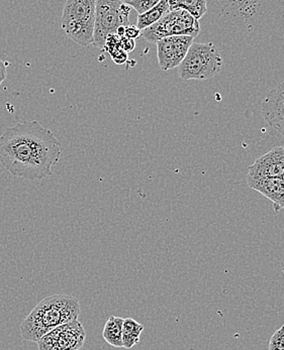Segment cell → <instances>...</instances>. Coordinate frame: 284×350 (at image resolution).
<instances>
[{
  "mask_svg": "<svg viewBox=\"0 0 284 350\" xmlns=\"http://www.w3.org/2000/svg\"><path fill=\"white\" fill-rule=\"evenodd\" d=\"M131 10L130 6L120 0H96L92 42L95 48L103 50L109 36L116 35L118 27L131 25L129 21Z\"/></svg>",
  "mask_w": 284,
  "mask_h": 350,
  "instance_id": "5",
  "label": "cell"
},
{
  "mask_svg": "<svg viewBox=\"0 0 284 350\" xmlns=\"http://www.w3.org/2000/svg\"><path fill=\"white\" fill-rule=\"evenodd\" d=\"M122 323L124 319L116 316H110L103 331V337L109 345L114 347H122Z\"/></svg>",
  "mask_w": 284,
  "mask_h": 350,
  "instance_id": "14",
  "label": "cell"
},
{
  "mask_svg": "<svg viewBox=\"0 0 284 350\" xmlns=\"http://www.w3.org/2000/svg\"><path fill=\"white\" fill-rule=\"evenodd\" d=\"M120 46H122V50L126 53H131L135 50V42L133 41V40L127 39L126 37L120 38Z\"/></svg>",
  "mask_w": 284,
  "mask_h": 350,
  "instance_id": "20",
  "label": "cell"
},
{
  "mask_svg": "<svg viewBox=\"0 0 284 350\" xmlns=\"http://www.w3.org/2000/svg\"><path fill=\"white\" fill-rule=\"evenodd\" d=\"M222 59L217 46L211 42H194L178 66V73L183 81H205L217 75L222 70Z\"/></svg>",
  "mask_w": 284,
  "mask_h": 350,
  "instance_id": "4",
  "label": "cell"
},
{
  "mask_svg": "<svg viewBox=\"0 0 284 350\" xmlns=\"http://www.w3.org/2000/svg\"><path fill=\"white\" fill-rule=\"evenodd\" d=\"M80 304L77 298L69 295L46 297L31 310L21 325L23 339L38 341L55 328L78 320Z\"/></svg>",
  "mask_w": 284,
  "mask_h": 350,
  "instance_id": "2",
  "label": "cell"
},
{
  "mask_svg": "<svg viewBox=\"0 0 284 350\" xmlns=\"http://www.w3.org/2000/svg\"><path fill=\"white\" fill-rule=\"evenodd\" d=\"M62 144L37 120L18 122L0 135V164L14 177L29 181L52 176Z\"/></svg>",
  "mask_w": 284,
  "mask_h": 350,
  "instance_id": "1",
  "label": "cell"
},
{
  "mask_svg": "<svg viewBox=\"0 0 284 350\" xmlns=\"http://www.w3.org/2000/svg\"><path fill=\"white\" fill-rule=\"evenodd\" d=\"M269 350H284V325L273 333L269 342Z\"/></svg>",
  "mask_w": 284,
  "mask_h": 350,
  "instance_id": "17",
  "label": "cell"
},
{
  "mask_svg": "<svg viewBox=\"0 0 284 350\" xmlns=\"http://www.w3.org/2000/svg\"><path fill=\"white\" fill-rule=\"evenodd\" d=\"M143 331L144 326L133 318L124 319L122 334V347L127 349H133L135 345L140 342V338H141Z\"/></svg>",
  "mask_w": 284,
  "mask_h": 350,
  "instance_id": "13",
  "label": "cell"
},
{
  "mask_svg": "<svg viewBox=\"0 0 284 350\" xmlns=\"http://www.w3.org/2000/svg\"><path fill=\"white\" fill-rule=\"evenodd\" d=\"M194 41V38L188 36H175L157 42V57L161 69L168 71L178 67Z\"/></svg>",
  "mask_w": 284,
  "mask_h": 350,
  "instance_id": "8",
  "label": "cell"
},
{
  "mask_svg": "<svg viewBox=\"0 0 284 350\" xmlns=\"http://www.w3.org/2000/svg\"><path fill=\"white\" fill-rule=\"evenodd\" d=\"M6 76H8V71H6L5 63L0 60V85L6 79Z\"/></svg>",
  "mask_w": 284,
  "mask_h": 350,
  "instance_id": "21",
  "label": "cell"
},
{
  "mask_svg": "<svg viewBox=\"0 0 284 350\" xmlns=\"http://www.w3.org/2000/svg\"><path fill=\"white\" fill-rule=\"evenodd\" d=\"M248 186L272 202L276 211L284 210V179L247 177Z\"/></svg>",
  "mask_w": 284,
  "mask_h": 350,
  "instance_id": "11",
  "label": "cell"
},
{
  "mask_svg": "<svg viewBox=\"0 0 284 350\" xmlns=\"http://www.w3.org/2000/svg\"><path fill=\"white\" fill-rule=\"evenodd\" d=\"M142 31H140L135 25H130L126 27V31H125V37L127 39L135 40L139 39L141 37Z\"/></svg>",
  "mask_w": 284,
  "mask_h": 350,
  "instance_id": "19",
  "label": "cell"
},
{
  "mask_svg": "<svg viewBox=\"0 0 284 350\" xmlns=\"http://www.w3.org/2000/svg\"><path fill=\"white\" fill-rule=\"evenodd\" d=\"M168 2L170 12L180 8V10H185L196 21L203 18L207 10L205 0H170Z\"/></svg>",
  "mask_w": 284,
  "mask_h": 350,
  "instance_id": "15",
  "label": "cell"
},
{
  "mask_svg": "<svg viewBox=\"0 0 284 350\" xmlns=\"http://www.w3.org/2000/svg\"><path fill=\"white\" fill-rule=\"evenodd\" d=\"M109 54L116 65H124L128 61V53L125 52L122 48L116 49V50L109 52Z\"/></svg>",
  "mask_w": 284,
  "mask_h": 350,
  "instance_id": "18",
  "label": "cell"
},
{
  "mask_svg": "<svg viewBox=\"0 0 284 350\" xmlns=\"http://www.w3.org/2000/svg\"><path fill=\"white\" fill-rule=\"evenodd\" d=\"M201 31L198 21L185 10H171L158 23L142 31L141 38L149 42H157L165 38L188 36L196 38Z\"/></svg>",
  "mask_w": 284,
  "mask_h": 350,
  "instance_id": "6",
  "label": "cell"
},
{
  "mask_svg": "<svg viewBox=\"0 0 284 350\" xmlns=\"http://www.w3.org/2000/svg\"><path fill=\"white\" fill-rule=\"evenodd\" d=\"M96 0H68L63 8L61 27L66 35L81 46L93 42Z\"/></svg>",
  "mask_w": 284,
  "mask_h": 350,
  "instance_id": "3",
  "label": "cell"
},
{
  "mask_svg": "<svg viewBox=\"0 0 284 350\" xmlns=\"http://www.w3.org/2000/svg\"><path fill=\"white\" fill-rule=\"evenodd\" d=\"M247 177L284 179V146H276L256 159L249 167Z\"/></svg>",
  "mask_w": 284,
  "mask_h": 350,
  "instance_id": "9",
  "label": "cell"
},
{
  "mask_svg": "<svg viewBox=\"0 0 284 350\" xmlns=\"http://www.w3.org/2000/svg\"><path fill=\"white\" fill-rule=\"evenodd\" d=\"M159 1L160 0H131V1L124 2L131 8H133L139 16H141L156 6Z\"/></svg>",
  "mask_w": 284,
  "mask_h": 350,
  "instance_id": "16",
  "label": "cell"
},
{
  "mask_svg": "<svg viewBox=\"0 0 284 350\" xmlns=\"http://www.w3.org/2000/svg\"><path fill=\"white\" fill-rule=\"evenodd\" d=\"M169 12H170V8H169L168 0H160L159 3L157 4L156 6H154L153 8H151L149 12L138 16L135 27H137L140 31H144V29H148V27L158 23V21H160L163 16H166Z\"/></svg>",
  "mask_w": 284,
  "mask_h": 350,
  "instance_id": "12",
  "label": "cell"
},
{
  "mask_svg": "<svg viewBox=\"0 0 284 350\" xmlns=\"http://www.w3.org/2000/svg\"><path fill=\"white\" fill-rule=\"evenodd\" d=\"M263 118L284 137V82L273 88L261 103Z\"/></svg>",
  "mask_w": 284,
  "mask_h": 350,
  "instance_id": "10",
  "label": "cell"
},
{
  "mask_svg": "<svg viewBox=\"0 0 284 350\" xmlns=\"http://www.w3.org/2000/svg\"><path fill=\"white\" fill-rule=\"evenodd\" d=\"M86 339L83 325L75 320L47 333L38 341V347L39 350H80Z\"/></svg>",
  "mask_w": 284,
  "mask_h": 350,
  "instance_id": "7",
  "label": "cell"
}]
</instances>
